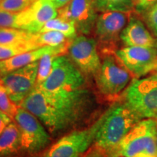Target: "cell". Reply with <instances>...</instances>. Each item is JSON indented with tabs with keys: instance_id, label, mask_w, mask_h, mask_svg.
<instances>
[{
	"instance_id": "cell-22",
	"label": "cell",
	"mask_w": 157,
	"mask_h": 157,
	"mask_svg": "<svg viewBox=\"0 0 157 157\" xmlns=\"http://www.w3.org/2000/svg\"><path fill=\"white\" fill-rule=\"evenodd\" d=\"M98 12L134 10V0H95Z\"/></svg>"
},
{
	"instance_id": "cell-3",
	"label": "cell",
	"mask_w": 157,
	"mask_h": 157,
	"mask_svg": "<svg viewBox=\"0 0 157 157\" xmlns=\"http://www.w3.org/2000/svg\"><path fill=\"white\" fill-rule=\"evenodd\" d=\"M109 109L110 108L92 125L64 135L45 149L40 157H84L95 143L98 130L107 117Z\"/></svg>"
},
{
	"instance_id": "cell-15",
	"label": "cell",
	"mask_w": 157,
	"mask_h": 157,
	"mask_svg": "<svg viewBox=\"0 0 157 157\" xmlns=\"http://www.w3.org/2000/svg\"><path fill=\"white\" fill-rule=\"evenodd\" d=\"M71 41L57 47H41L36 50L23 52L22 54H19L6 60H0V77L13 71L24 67L34 62L38 61L43 56L47 53L52 52V53L58 54L59 56L64 55L68 51Z\"/></svg>"
},
{
	"instance_id": "cell-29",
	"label": "cell",
	"mask_w": 157,
	"mask_h": 157,
	"mask_svg": "<svg viewBox=\"0 0 157 157\" xmlns=\"http://www.w3.org/2000/svg\"><path fill=\"white\" fill-rule=\"evenodd\" d=\"M12 121H13V119L8 115L0 111V135Z\"/></svg>"
},
{
	"instance_id": "cell-32",
	"label": "cell",
	"mask_w": 157,
	"mask_h": 157,
	"mask_svg": "<svg viewBox=\"0 0 157 157\" xmlns=\"http://www.w3.org/2000/svg\"><path fill=\"white\" fill-rule=\"evenodd\" d=\"M134 157H157V156H153V155H149L146 154H139L135 156Z\"/></svg>"
},
{
	"instance_id": "cell-16",
	"label": "cell",
	"mask_w": 157,
	"mask_h": 157,
	"mask_svg": "<svg viewBox=\"0 0 157 157\" xmlns=\"http://www.w3.org/2000/svg\"><path fill=\"white\" fill-rule=\"evenodd\" d=\"M125 47L155 48L156 39L148 30L142 17L135 12L120 35Z\"/></svg>"
},
{
	"instance_id": "cell-23",
	"label": "cell",
	"mask_w": 157,
	"mask_h": 157,
	"mask_svg": "<svg viewBox=\"0 0 157 157\" xmlns=\"http://www.w3.org/2000/svg\"><path fill=\"white\" fill-rule=\"evenodd\" d=\"M59 55L56 53H47L42 57L39 60L38 72H37L36 78V86L40 85L45 80L48 78L50 75L52 67V63L54 59L58 56Z\"/></svg>"
},
{
	"instance_id": "cell-25",
	"label": "cell",
	"mask_w": 157,
	"mask_h": 157,
	"mask_svg": "<svg viewBox=\"0 0 157 157\" xmlns=\"http://www.w3.org/2000/svg\"><path fill=\"white\" fill-rule=\"evenodd\" d=\"M36 0H2L0 9L13 13H19L32 5Z\"/></svg>"
},
{
	"instance_id": "cell-36",
	"label": "cell",
	"mask_w": 157,
	"mask_h": 157,
	"mask_svg": "<svg viewBox=\"0 0 157 157\" xmlns=\"http://www.w3.org/2000/svg\"><path fill=\"white\" fill-rule=\"evenodd\" d=\"M156 71H157V67H156Z\"/></svg>"
},
{
	"instance_id": "cell-17",
	"label": "cell",
	"mask_w": 157,
	"mask_h": 157,
	"mask_svg": "<svg viewBox=\"0 0 157 157\" xmlns=\"http://www.w3.org/2000/svg\"><path fill=\"white\" fill-rule=\"evenodd\" d=\"M21 154L18 127L12 121L0 135V157H10Z\"/></svg>"
},
{
	"instance_id": "cell-2",
	"label": "cell",
	"mask_w": 157,
	"mask_h": 157,
	"mask_svg": "<svg viewBox=\"0 0 157 157\" xmlns=\"http://www.w3.org/2000/svg\"><path fill=\"white\" fill-rule=\"evenodd\" d=\"M140 120L142 119L125 103L112 105L98 130L95 146L110 154Z\"/></svg>"
},
{
	"instance_id": "cell-26",
	"label": "cell",
	"mask_w": 157,
	"mask_h": 157,
	"mask_svg": "<svg viewBox=\"0 0 157 157\" xmlns=\"http://www.w3.org/2000/svg\"><path fill=\"white\" fill-rule=\"evenodd\" d=\"M148 29L157 36V2L147 10L140 16Z\"/></svg>"
},
{
	"instance_id": "cell-35",
	"label": "cell",
	"mask_w": 157,
	"mask_h": 157,
	"mask_svg": "<svg viewBox=\"0 0 157 157\" xmlns=\"http://www.w3.org/2000/svg\"><path fill=\"white\" fill-rule=\"evenodd\" d=\"M2 0H0V2H2Z\"/></svg>"
},
{
	"instance_id": "cell-8",
	"label": "cell",
	"mask_w": 157,
	"mask_h": 157,
	"mask_svg": "<svg viewBox=\"0 0 157 157\" xmlns=\"http://www.w3.org/2000/svg\"><path fill=\"white\" fill-rule=\"evenodd\" d=\"M87 87L85 75L69 57L57 56L52 63L50 75L36 87L48 92L73 91Z\"/></svg>"
},
{
	"instance_id": "cell-10",
	"label": "cell",
	"mask_w": 157,
	"mask_h": 157,
	"mask_svg": "<svg viewBox=\"0 0 157 157\" xmlns=\"http://www.w3.org/2000/svg\"><path fill=\"white\" fill-rule=\"evenodd\" d=\"M68 52L69 58L85 76H95L101 67L97 41L86 35L76 36L71 41Z\"/></svg>"
},
{
	"instance_id": "cell-6",
	"label": "cell",
	"mask_w": 157,
	"mask_h": 157,
	"mask_svg": "<svg viewBox=\"0 0 157 157\" xmlns=\"http://www.w3.org/2000/svg\"><path fill=\"white\" fill-rule=\"evenodd\" d=\"M135 11L100 12L93 32L98 49L104 55L115 53L116 46Z\"/></svg>"
},
{
	"instance_id": "cell-31",
	"label": "cell",
	"mask_w": 157,
	"mask_h": 157,
	"mask_svg": "<svg viewBox=\"0 0 157 157\" xmlns=\"http://www.w3.org/2000/svg\"><path fill=\"white\" fill-rule=\"evenodd\" d=\"M50 1L53 4V5L57 9H59L68 4L71 0H50Z\"/></svg>"
},
{
	"instance_id": "cell-12",
	"label": "cell",
	"mask_w": 157,
	"mask_h": 157,
	"mask_svg": "<svg viewBox=\"0 0 157 157\" xmlns=\"http://www.w3.org/2000/svg\"><path fill=\"white\" fill-rule=\"evenodd\" d=\"M99 14L95 0H71L58 9V16L75 25L77 33L88 36L93 31Z\"/></svg>"
},
{
	"instance_id": "cell-5",
	"label": "cell",
	"mask_w": 157,
	"mask_h": 157,
	"mask_svg": "<svg viewBox=\"0 0 157 157\" xmlns=\"http://www.w3.org/2000/svg\"><path fill=\"white\" fill-rule=\"evenodd\" d=\"M18 127L21 154H36L50 146L52 136L36 116L19 106L14 119Z\"/></svg>"
},
{
	"instance_id": "cell-27",
	"label": "cell",
	"mask_w": 157,
	"mask_h": 157,
	"mask_svg": "<svg viewBox=\"0 0 157 157\" xmlns=\"http://www.w3.org/2000/svg\"><path fill=\"white\" fill-rule=\"evenodd\" d=\"M18 13L0 9V28L18 29Z\"/></svg>"
},
{
	"instance_id": "cell-18",
	"label": "cell",
	"mask_w": 157,
	"mask_h": 157,
	"mask_svg": "<svg viewBox=\"0 0 157 157\" xmlns=\"http://www.w3.org/2000/svg\"><path fill=\"white\" fill-rule=\"evenodd\" d=\"M50 31H58V32L62 33L65 36L70 39L75 38L77 34V31H76L75 25L73 23L58 16L45 23V25L39 32L42 33Z\"/></svg>"
},
{
	"instance_id": "cell-14",
	"label": "cell",
	"mask_w": 157,
	"mask_h": 157,
	"mask_svg": "<svg viewBox=\"0 0 157 157\" xmlns=\"http://www.w3.org/2000/svg\"><path fill=\"white\" fill-rule=\"evenodd\" d=\"M58 16V9L50 0H36L18 13V29L36 34L45 23Z\"/></svg>"
},
{
	"instance_id": "cell-30",
	"label": "cell",
	"mask_w": 157,
	"mask_h": 157,
	"mask_svg": "<svg viewBox=\"0 0 157 157\" xmlns=\"http://www.w3.org/2000/svg\"><path fill=\"white\" fill-rule=\"evenodd\" d=\"M84 157H109V156L105 151H103V150H101V149H100L99 148H98V147L95 146V148L90 149Z\"/></svg>"
},
{
	"instance_id": "cell-20",
	"label": "cell",
	"mask_w": 157,
	"mask_h": 157,
	"mask_svg": "<svg viewBox=\"0 0 157 157\" xmlns=\"http://www.w3.org/2000/svg\"><path fill=\"white\" fill-rule=\"evenodd\" d=\"M34 34L23 29L0 28V44H14L33 40Z\"/></svg>"
},
{
	"instance_id": "cell-28",
	"label": "cell",
	"mask_w": 157,
	"mask_h": 157,
	"mask_svg": "<svg viewBox=\"0 0 157 157\" xmlns=\"http://www.w3.org/2000/svg\"><path fill=\"white\" fill-rule=\"evenodd\" d=\"M157 2V0H134V11L141 16L147 10Z\"/></svg>"
},
{
	"instance_id": "cell-19",
	"label": "cell",
	"mask_w": 157,
	"mask_h": 157,
	"mask_svg": "<svg viewBox=\"0 0 157 157\" xmlns=\"http://www.w3.org/2000/svg\"><path fill=\"white\" fill-rule=\"evenodd\" d=\"M40 48L33 40L14 44H0V60H6L23 52Z\"/></svg>"
},
{
	"instance_id": "cell-33",
	"label": "cell",
	"mask_w": 157,
	"mask_h": 157,
	"mask_svg": "<svg viewBox=\"0 0 157 157\" xmlns=\"http://www.w3.org/2000/svg\"><path fill=\"white\" fill-rule=\"evenodd\" d=\"M155 48H157V38L156 39V44H155Z\"/></svg>"
},
{
	"instance_id": "cell-11",
	"label": "cell",
	"mask_w": 157,
	"mask_h": 157,
	"mask_svg": "<svg viewBox=\"0 0 157 157\" xmlns=\"http://www.w3.org/2000/svg\"><path fill=\"white\" fill-rule=\"evenodd\" d=\"M39 60L10 72L0 78L11 100L20 105L36 87Z\"/></svg>"
},
{
	"instance_id": "cell-1",
	"label": "cell",
	"mask_w": 157,
	"mask_h": 157,
	"mask_svg": "<svg viewBox=\"0 0 157 157\" xmlns=\"http://www.w3.org/2000/svg\"><path fill=\"white\" fill-rule=\"evenodd\" d=\"M96 101L87 87L59 92L35 87L19 106L36 116L51 136L56 137L83 127L97 109Z\"/></svg>"
},
{
	"instance_id": "cell-7",
	"label": "cell",
	"mask_w": 157,
	"mask_h": 157,
	"mask_svg": "<svg viewBox=\"0 0 157 157\" xmlns=\"http://www.w3.org/2000/svg\"><path fill=\"white\" fill-rule=\"evenodd\" d=\"M124 101L141 119H157V74L134 80L125 91Z\"/></svg>"
},
{
	"instance_id": "cell-4",
	"label": "cell",
	"mask_w": 157,
	"mask_h": 157,
	"mask_svg": "<svg viewBox=\"0 0 157 157\" xmlns=\"http://www.w3.org/2000/svg\"><path fill=\"white\" fill-rule=\"evenodd\" d=\"M156 135L157 119H142L132 127L109 156L134 157L142 153L157 156Z\"/></svg>"
},
{
	"instance_id": "cell-24",
	"label": "cell",
	"mask_w": 157,
	"mask_h": 157,
	"mask_svg": "<svg viewBox=\"0 0 157 157\" xmlns=\"http://www.w3.org/2000/svg\"><path fill=\"white\" fill-rule=\"evenodd\" d=\"M18 106L12 101L3 84L0 82V111L8 115L13 120Z\"/></svg>"
},
{
	"instance_id": "cell-34",
	"label": "cell",
	"mask_w": 157,
	"mask_h": 157,
	"mask_svg": "<svg viewBox=\"0 0 157 157\" xmlns=\"http://www.w3.org/2000/svg\"><path fill=\"white\" fill-rule=\"evenodd\" d=\"M156 146H157V135H156Z\"/></svg>"
},
{
	"instance_id": "cell-21",
	"label": "cell",
	"mask_w": 157,
	"mask_h": 157,
	"mask_svg": "<svg viewBox=\"0 0 157 157\" xmlns=\"http://www.w3.org/2000/svg\"><path fill=\"white\" fill-rule=\"evenodd\" d=\"M71 39H68L62 33L58 31H50L46 32L36 33L34 34L33 41L39 47L60 46L65 43H67Z\"/></svg>"
},
{
	"instance_id": "cell-13",
	"label": "cell",
	"mask_w": 157,
	"mask_h": 157,
	"mask_svg": "<svg viewBox=\"0 0 157 157\" xmlns=\"http://www.w3.org/2000/svg\"><path fill=\"white\" fill-rule=\"evenodd\" d=\"M116 56L129 73L140 78L156 70L157 48L147 47H124L116 51Z\"/></svg>"
},
{
	"instance_id": "cell-9",
	"label": "cell",
	"mask_w": 157,
	"mask_h": 157,
	"mask_svg": "<svg viewBox=\"0 0 157 157\" xmlns=\"http://www.w3.org/2000/svg\"><path fill=\"white\" fill-rule=\"evenodd\" d=\"M130 76L115 53L104 55L101 67L95 76L96 85L103 95L115 98L128 85Z\"/></svg>"
}]
</instances>
